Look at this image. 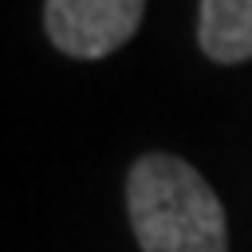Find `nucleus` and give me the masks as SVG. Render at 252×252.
I'll return each instance as SVG.
<instances>
[{"label":"nucleus","mask_w":252,"mask_h":252,"mask_svg":"<svg viewBox=\"0 0 252 252\" xmlns=\"http://www.w3.org/2000/svg\"><path fill=\"white\" fill-rule=\"evenodd\" d=\"M126 213L142 252H228L220 197L173 154H142L130 165Z\"/></svg>","instance_id":"nucleus-1"},{"label":"nucleus","mask_w":252,"mask_h":252,"mask_svg":"<svg viewBox=\"0 0 252 252\" xmlns=\"http://www.w3.org/2000/svg\"><path fill=\"white\" fill-rule=\"evenodd\" d=\"M146 0H43L47 39L71 59L118 51L142 24Z\"/></svg>","instance_id":"nucleus-2"},{"label":"nucleus","mask_w":252,"mask_h":252,"mask_svg":"<svg viewBox=\"0 0 252 252\" xmlns=\"http://www.w3.org/2000/svg\"><path fill=\"white\" fill-rule=\"evenodd\" d=\"M197 43L217 63L252 59V0H201Z\"/></svg>","instance_id":"nucleus-3"}]
</instances>
